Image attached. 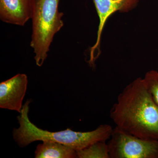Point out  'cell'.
I'll return each instance as SVG.
<instances>
[{
	"mask_svg": "<svg viewBox=\"0 0 158 158\" xmlns=\"http://www.w3.org/2000/svg\"><path fill=\"white\" fill-rule=\"evenodd\" d=\"M116 127L136 137L158 140V106L146 87L138 78L118 94L110 112Z\"/></svg>",
	"mask_w": 158,
	"mask_h": 158,
	"instance_id": "cell-1",
	"label": "cell"
},
{
	"mask_svg": "<svg viewBox=\"0 0 158 158\" xmlns=\"http://www.w3.org/2000/svg\"><path fill=\"white\" fill-rule=\"evenodd\" d=\"M28 100L23 105L20 115L17 117L19 127L15 128L12 135L15 141L21 147L28 146L36 141L58 142L80 150L100 141H106L112 135L113 128L109 124L101 125L96 129L88 132H78L68 128L57 132H50L37 127L29 119Z\"/></svg>",
	"mask_w": 158,
	"mask_h": 158,
	"instance_id": "cell-2",
	"label": "cell"
},
{
	"mask_svg": "<svg viewBox=\"0 0 158 158\" xmlns=\"http://www.w3.org/2000/svg\"><path fill=\"white\" fill-rule=\"evenodd\" d=\"M59 0H33L32 40L36 65L42 66L55 34L63 27L62 12H59Z\"/></svg>",
	"mask_w": 158,
	"mask_h": 158,
	"instance_id": "cell-3",
	"label": "cell"
},
{
	"mask_svg": "<svg viewBox=\"0 0 158 158\" xmlns=\"http://www.w3.org/2000/svg\"><path fill=\"white\" fill-rule=\"evenodd\" d=\"M107 143L110 158H158V140L142 139L116 127Z\"/></svg>",
	"mask_w": 158,
	"mask_h": 158,
	"instance_id": "cell-4",
	"label": "cell"
},
{
	"mask_svg": "<svg viewBox=\"0 0 158 158\" xmlns=\"http://www.w3.org/2000/svg\"><path fill=\"white\" fill-rule=\"evenodd\" d=\"M139 1V0H93L99 19V24L96 42L90 49L89 63L90 66H94L95 60L100 55V47L102 33L108 19L116 11L128 12L136 7Z\"/></svg>",
	"mask_w": 158,
	"mask_h": 158,
	"instance_id": "cell-5",
	"label": "cell"
},
{
	"mask_svg": "<svg viewBox=\"0 0 158 158\" xmlns=\"http://www.w3.org/2000/svg\"><path fill=\"white\" fill-rule=\"evenodd\" d=\"M27 77L18 74L0 84V108L20 113L27 87Z\"/></svg>",
	"mask_w": 158,
	"mask_h": 158,
	"instance_id": "cell-6",
	"label": "cell"
},
{
	"mask_svg": "<svg viewBox=\"0 0 158 158\" xmlns=\"http://www.w3.org/2000/svg\"><path fill=\"white\" fill-rule=\"evenodd\" d=\"M33 0H0V19L4 22L23 26L32 19Z\"/></svg>",
	"mask_w": 158,
	"mask_h": 158,
	"instance_id": "cell-7",
	"label": "cell"
},
{
	"mask_svg": "<svg viewBox=\"0 0 158 158\" xmlns=\"http://www.w3.org/2000/svg\"><path fill=\"white\" fill-rule=\"evenodd\" d=\"M36 158H75L76 150L58 142L43 141L35 151Z\"/></svg>",
	"mask_w": 158,
	"mask_h": 158,
	"instance_id": "cell-8",
	"label": "cell"
},
{
	"mask_svg": "<svg viewBox=\"0 0 158 158\" xmlns=\"http://www.w3.org/2000/svg\"><path fill=\"white\" fill-rule=\"evenodd\" d=\"M76 151L77 158H110L109 146L106 141H98Z\"/></svg>",
	"mask_w": 158,
	"mask_h": 158,
	"instance_id": "cell-9",
	"label": "cell"
},
{
	"mask_svg": "<svg viewBox=\"0 0 158 158\" xmlns=\"http://www.w3.org/2000/svg\"><path fill=\"white\" fill-rule=\"evenodd\" d=\"M145 85L158 106V71L151 70L143 78Z\"/></svg>",
	"mask_w": 158,
	"mask_h": 158,
	"instance_id": "cell-10",
	"label": "cell"
}]
</instances>
